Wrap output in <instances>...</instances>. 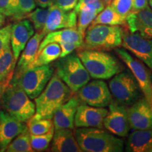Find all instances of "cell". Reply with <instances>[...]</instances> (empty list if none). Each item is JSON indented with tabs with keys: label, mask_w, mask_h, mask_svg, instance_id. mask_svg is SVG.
Instances as JSON below:
<instances>
[{
	"label": "cell",
	"mask_w": 152,
	"mask_h": 152,
	"mask_svg": "<svg viewBox=\"0 0 152 152\" xmlns=\"http://www.w3.org/2000/svg\"><path fill=\"white\" fill-rule=\"evenodd\" d=\"M125 24L130 33H138L152 38V9L149 7L144 10L132 12L125 19Z\"/></svg>",
	"instance_id": "ffe728a7"
},
{
	"label": "cell",
	"mask_w": 152,
	"mask_h": 152,
	"mask_svg": "<svg viewBox=\"0 0 152 152\" xmlns=\"http://www.w3.org/2000/svg\"><path fill=\"white\" fill-rule=\"evenodd\" d=\"M49 14V8H37L29 13L26 18H29L35 30L41 32L46 23Z\"/></svg>",
	"instance_id": "4dcf8cb0"
},
{
	"label": "cell",
	"mask_w": 152,
	"mask_h": 152,
	"mask_svg": "<svg viewBox=\"0 0 152 152\" xmlns=\"http://www.w3.org/2000/svg\"><path fill=\"white\" fill-rule=\"evenodd\" d=\"M4 90V87L1 86V85H0V99H1V95H2Z\"/></svg>",
	"instance_id": "7bdbcfd3"
},
{
	"label": "cell",
	"mask_w": 152,
	"mask_h": 152,
	"mask_svg": "<svg viewBox=\"0 0 152 152\" xmlns=\"http://www.w3.org/2000/svg\"><path fill=\"white\" fill-rule=\"evenodd\" d=\"M44 37L45 35L41 32H37L34 34L33 37L28 42L23 52L20 54V56L16 64L12 80L18 79L33 64L37 55L39 45Z\"/></svg>",
	"instance_id": "ac0fdd59"
},
{
	"label": "cell",
	"mask_w": 152,
	"mask_h": 152,
	"mask_svg": "<svg viewBox=\"0 0 152 152\" xmlns=\"http://www.w3.org/2000/svg\"><path fill=\"white\" fill-rule=\"evenodd\" d=\"M54 133V128L43 134L35 135L30 134V144L34 151H44L48 149Z\"/></svg>",
	"instance_id": "f546056e"
},
{
	"label": "cell",
	"mask_w": 152,
	"mask_h": 152,
	"mask_svg": "<svg viewBox=\"0 0 152 152\" xmlns=\"http://www.w3.org/2000/svg\"><path fill=\"white\" fill-rule=\"evenodd\" d=\"M55 73L60 79L76 93L90 80V75L82 63L77 53L73 52L64 57H60L55 63Z\"/></svg>",
	"instance_id": "8992f818"
},
{
	"label": "cell",
	"mask_w": 152,
	"mask_h": 152,
	"mask_svg": "<svg viewBox=\"0 0 152 152\" xmlns=\"http://www.w3.org/2000/svg\"><path fill=\"white\" fill-rule=\"evenodd\" d=\"M27 127L30 134L35 135L45 134L54 128L52 119H36L33 116L27 122Z\"/></svg>",
	"instance_id": "f1b7e54d"
},
{
	"label": "cell",
	"mask_w": 152,
	"mask_h": 152,
	"mask_svg": "<svg viewBox=\"0 0 152 152\" xmlns=\"http://www.w3.org/2000/svg\"><path fill=\"white\" fill-rule=\"evenodd\" d=\"M124 30L119 26L90 25L85 32L83 45L87 49H113L122 46Z\"/></svg>",
	"instance_id": "5b68a950"
},
{
	"label": "cell",
	"mask_w": 152,
	"mask_h": 152,
	"mask_svg": "<svg viewBox=\"0 0 152 152\" xmlns=\"http://www.w3.org/2000/svg\"><path fill=\"white\" fill-rule=\"evenodd\" d=\"M83 41L84 39L79 33L77 27L55 30L45 36L39 45L37 54L49 43L56 42L58 45L64 43H72L77 45L78 48H80L83 45Z\"/></svg>",
	"instance_id": "44dd1931"
},
{
	"label": "cell",
	"mask_w": 152,
	"mask_h": 152,
	"mask_svg": "<svg viewBox=\"0 0 152 152\" xmlns=\"http://www.w3.org/2000/svg\"><path fill=\"white\" fill-rule=\"evenodd\" d=\"M61 53V49L58 43H49L38 53L35 59L28 68L51 64L60 58Z\"/></svg>",
	"instance_id": "484cf974"
},
{
	"label": "cell",
	"mask_w": 152,
	"mask_h": 152,
	"mask_svg": "<svg viewBox=\"0 0 152 152\" xmlns=\"http://www.w3.org/2000/svg\"><path fill=\"white\" fill-rule=\"evenodd\" d=\"M122 47L152 71V38L144 37L138 33H125Z\"/></svg>",
	"instance_id": "7c38bea8"
},
{
	"label": "cell",
	"mask_w": 152,
	"mask_h": 152,
	"mask_svg": "<svg viewBox=\"0 0 152 152\" xmlns=\"http://www.w3.org/2000/svg\"><path fill=\"white\" fill-rule=\"evenodd\" d=\"M18 16L17 20L26 18L29 13L36 8V4L34 0H16Z\"/></svg>",
	"instance_id": "d6a6232c"
},
{
	"label": "cell",
	"mask_w": 152,
	"mask_h": 152,
	"mask_svg": "<svg viewBox=\"0 0 152 152\" xmlns=\"http://www.w3.org/2000/svg\"><path fill=\"white\" fill-rule=\"evenodd\" d=\"M16 64L10 43L0 52V85L4 90L12 80Z\"/></svg>",
	"instance_id": "cb8c5ba5"
},
{
	"label": "cell",
	"mask_w": 152,
	"mask_h": 152,
	"mask_svg": "<svg viewBox=\"0 0 152 152\" xmlns=\"http://www.w3.org/2000/svg\"><path fill=\"white\" fill-rule=\"evenodd\" d=\"M28 130L27 125L11 116L4 110L0 111V149L5 151L7 147L19 134Z\"/></svg>",
	"instance_id": "e0dca14e"
},
{
	"label": "cell",
	"mask_w": 152,
	"mask_h": 152,
	"mask_svg": "<svg viewBox=\"0 0 152 152\" xmlns=\"http://www.w3.org/2000/svg\"><path fill=\"white\" fill-rule=\"evenodd\" d=\"M128 116L133 130L152 129V106L145 97L140 99L128 108Z\"/></svg>",
	"instance_id": "4fadbf2b"
},
{
	"label": "cell",
	"mask_w": 152,
	"mask_h": 152,
	"mask_svg": "<svg viewBox=\"0 0 152 152\" xmlns=\"http://www.w3.org/2000/svg\"><path fill=\"white\" fill-rule=\"evenodd\" d=\"M77 54L92 78L108 80L122 71L118 60L107 52L84 49Z\"/></svg>",
	"instance_id": "3957f363"
},
{
	"label": "cell",
	"mask_w": 152,
	"mask_h": 152,
	"mask_svg": "<svg viewBox=\"0 0 152 152\" xmlns=\"http://www.w3.org/2000/svg\"><path fill=\"white\" fill-rule=\"evenodd\" d=\"M5 19L6 16L0 13V28H1L5 23Z\"/></svg>",
	"instance_id": "60d3db41"
},
{
	"label": "cell",
	"mask_w": 152,
	"mask_h": 152,
	"mask_svg": "<svg viewBox=\"0 0 152 152\" xmlns=\"http://www.w3.org/2000/svg\"><path fill=\"white\" fill-rule=\"evenodd\" d=\"M102 1H103V2L104 3V4L106 6V5L110 4H111V2L112 1H113V0H102Z\"/></svg>",
	"instance_id": "b9f144b4"
},
{
	"label": "cell",
	"mask_w": 152,
	"mask_h": 152,
	"mask_svg": "<svg viewBox=\"0 0 152 152\" xmlns=\"http://www.w3.org/2000/svg\"><path fill=\"white\" fill-rule=\"evenodd\" d=\"M76 93L80 102L94 107H106L112 101L109 87L103 80L89 81Z\"/></svg>",
	"instance_id": "30bf717a"
},
{
	"label": "cell",
	"mask_w": 152,
	"mask_h": 152,
	"mask_svg": "<svg viewBox=\"0 0 152 152\" xmlns=\"http://www.w3.org/2000/svg\"><path fill=\"white\" fill-rule=\"evenodd\" d=\"M109 109L104 119V127L111 134L121 137L128 136L130 126L126 106L112 100Z\"/></svg>",
	"instance_id": "8fae6325"
},
{
	"label": "cell",
	"mask_w": 152,
	"mask_h": 152,
	"mask_svg": "<svg viewBox=\"0 0 152 152\" xmlns=\"http://www.w3.org/2000/svg\"><path fill=\"white\" fill-rule=\"evenodd\" d=\"M60 47L61 49V53L60 57H64L67 55L70 54L73 52L76 49H78V47L75 44L72 43H64L61 44Z\"/></svg>",
	"instance_id": "74e56055"
},
{
	"label": "cell",
	"mask_w": 152,
	"mask_h": 152,
	"mask_svg": "<svg viewBox=\"0 0 152 152\" xmlns=\"http://www.w3.org/2000/svg\"><path fill=\"white\" fill-rule=\"evenodd\" d=\"M74 10L77 13V28L84 39L85 32L99 12L94 8L86 5H76Z\"/></svg>",
	"instance_id": "d4e9b609"
},
{
	"label": "cell",
	"mask_w": 152,
	"mask_h": 152,
	"mask_svg": "<svg viewBox=\"0 0 152 152\" xmlns=\"http://www.w3.org/2000/svg\"><path fill=\"white\" fill-rule=\"evenodd\" d=\"M77 4L90 6L94 8L99 13L103 10L106 7L102 0H78Z\"/></svg>",
	"instance_id": "8d00e7d4"
},
{
	"label": "cell",
	"mask_w": 152,
	"mask_h": 152,
	"mask_svg": "<svg viewBox=\"0 0 152 152\" xmlns=\"http://www.w3.org/2000/svg\"><path fill=\"white\" fill-rule=\"evenodd\" d=\"M149 4L151 7V9H152V0H149Z\"/></svg>",
	"instance_id": "ee69618b"
},
{
	"label": "cell",
	"mask_w": 152,
	"mask_h": 152,
	"mask_svg": "<svg viewBox=\"0 0 152 152\" xmlns=\"http://www.w3.org/2000/svg\"><path fill=\"white\" fill-rule=\"evenodd\" d=\"M74 93L56 73L38 96L35 99L36 119H52L55 111L73 96Z\"/></svg>",
	"instance_id": "6da1fadb"
},
{
	"label": "cell",
	"mask_w": 152,
	"mask_h": 152,
	"mask_svg": "<svg viewBox=\"0 0 152 152\" xmlns=\"http://www.w3.org/2000/svg\"><path fill=\"white\" fill-rule=\"evenodd\" d=\"M80 104L77 95H73L55 111L53 116L54 130L73 129L75 127V116L77 106Z\"/></svg>",
	"instance_id": "d6986e66"
},
{
	"label": "cell",
	"mask_w": 152,
	"mask_h": 152,
	"mask_svg": "<svg viewBox=\"0 0 152 152\" xmlns=\"http://www.w3.org/2000/svg\"><path fill=\"white\" fill-rule=\"evenodd\" d=\"M11 26L12 25H7L0 28V52L10 44Z\"/></svg>",
	"instance_id": "e575fe53"
},
{
	"label": "cell",
	"mask_w": 152,
	"mask_h": 152,
	"mask_svg": "<svg viewBox=\"0 0 152 152\" xmlns=\"http://www.w3.org/2000/svg\"><path fill=\"white\" fill-rule=\"evenodd\" d=\"M38 7L41 8H49L54 4V0H34Z\"/></svg>",
	"instance_id": "ab89813d"
},
{
	"label": "cell",
	"mask_w": 152,
	"mask_h": 152,
	"mask_svg": "<svg viewBox=\"0 0 152 152\" xmlns=\"http://www.w3.org/2000/svg\"><path fill=\"white\" fill-rule=\"evenodd\" d=\"M34 34L35 28L30 20H19L11 26L10 43L13 54L16 61L28 42Z\"/></svg>",
	"instance_id": "2e32d148"
},
{
	"label": "cell",
	"mask_w": 152,
	"mask_h": 152,
	"mask_svg": "<svg viewBox=\"0 0 152 152\" xmlns=\"http://www.w3.org/2000/svg\"><path fill=\"white\" fill-rule=\"evenodd\" d=\"M115 49L118 56L129 68L137 82L144 97L152 106V77L147 66H144L141 61L133 57L126 49L118 47Z\"/></svg>",
	"instance_id": "9c48e42d"
},
{
	"label": "cell",
	"mask_w": 152,
	"mask_h": 152,
	"mask_svg": "<svg viewBox=\"0 0 152 152\" xmlns=\"http://www.w3.org/2000/svg\"><path fill=\"white\" fill-rule=\"evenodd\" d=\"M108 113L105 107H94L85 104L77 106L75 116L76 128H98L104 127V119Z\"/></svg>",
	"instance_id": "9a60e30c"
},
{
	"label": "cell",
	"mask_w": 152,
	"mask_h": 152,
	"mask_svg": "<svg viewBox=\"0 0 152 152\" xmlns=\"http://www.w3.org/2000/svg\"><path fill=\"white\" fill-rule=\"evenodd\" d=\"M102 24L108 26H123L125 24V20L122 18L111 6L106 5L104 9L95 17L91 25Z\"/></svg>",
	"instance_id": "4316f807"
},
{
	"label": "cell",
	"mask_w": 152,
	"mask_h": 152,
	"mask_svg": "<svg viewBox=\"0 0 152 152\" xmlns=\"http://www.w3.org/2000/svg\"><path fill=\"white\" fill-rule=\"evenodd\" d=\"M0 104L11 116L23 123H27L35 113V103L21 87L12 82L4 90Z\"/></svg>",
	"instance_id": "277c9868"
},
{
	"label": "cell",
	"mask_w": 152,
	"mask_h": 152,
	"mask_svg": "<svg viewBox=\"0 0 152 152\" xmlns=\"http://www.w3.org/2000/svg\"><path fill=\"white\" fill-rule=\"evenodd\" d=\"M54 71V66L49 64L28 68L18 79L11 82L21 87L31 99H35L47 86Z\"/></svg>",
	"instance_id": "52a82bcc"
},
{
	"label": "cell",
	"mask_w": 152,
	"mask_h": 152,
	"mask_svg": "<svg viewBox=\"0 0 152 152\" xmlns=\"http://www.w3.org/2000/svg\"><path fill=\"white\" fill-rule=\"evenodd\" d=\"M0 13L5 16L11 17L14 20H17L16 0H0Z\"/></svg>",
	"instance_id": "836d02e7"
},
{
	"label": "cell",
	"mask_w": 152,
	"mask_h": 152,
	"mask_svg": "<svg viewBox=\"0 0 152 152\" xmlns=\"http://www.w3.org/2000/svg\"><path fill=\"white\" fill-rule=\"evenodd\" d=\"M110 5L125 20L132 12L133 0H113Z\"/></svg>",
	"instance_id": "1f68e13d"
},
{
	"label": "cell",
	"mask_w": 152,
	"mask_h": 152,
	"mask_svg": "<svg viewBox=\"0 0 152 152\" xmlns=\"http://www.w3.org/2000/svg\"><path fill=\"white\" fill-rule=\"evenodd\" d=\"M52 142L51 151L83 152L72 129L62 128L54 130Z\"/></svg>",
	"instance_id": "7402d4cb"
},
{
	"label": "cell",
	"mask_w": 152,
	"mask_h": 152,
	"mask_svg": "<svg viewBox=\"0 0 152 152\" xmlns=\"http://www.w3.org/2000/svg\"><path fill=\"white\" fill-rule=\"evenodd\" d=\"M149 7V0H133L132 12L140 11Z\"/></svg>",
	"instance_id": "f35d334b"
},
{
	"label": "cell",
	"mask_w": 152,
	"mask_h": 152,
	"mask_svg": "<svg viewBox=\"0 0 152 152\" xmlns=\"http://www.w3.org/2000/svg\"><path fill=\"white\" fill-rule=\"evenodd\" d=\"M0 151H1V149H0Z\"/></svg>",
	"instance_id": "f6af8a7d"
},
{
	"label": "cell",
	"mask_w": 152,
	"mask_h": 152,
	"mask_svg": "<svg viewBox=\"0 0 152 152\" xmlns=\"http://www.w3.org/2000/svg\"><path fill=\"white\" fill-rule=\"evenodd\" d=\"M78 0H54V4L62 10L69 11L74 10Z\"/></svg>",
	"instance_id": "d590c367"
},
{
	"label": "cell",
	"mask_w": 152,
	"mask_h": 152,
	"mask_svg": "<svg viewBox=\"0 0 152 152\" xmlns=\"http://www.w3.org/2000/svg\"><path fill=\"white\" fill-rule=\"evenodd\" d=\"M77 18L75 10L66 11L55 5L51 6L49 7L46 23L41 33L45 36L55 30L77 27Z\"/></svg>",
	"instance_id": "5bb4252c"
},
{
	"label": "cell",
	"mask_w": 152,
	"mask_h": 152,
	"mask_svg": "<svg viewBox=\"0 0 152 152\" xmlns=\"http://www.w3.org/2000/svg\"><path fill=\"white\" fill-rule=\"evenodd\" d=\"M109 87L115 102L125 106L137 102L142 92L134 76L127 71L115 74L110 80Z\"/></svg>",
	"instance_id": "ba28073f"
},
{
	"label": "cell",
	"mask_w": 152,
	"mask_h": 152,
	"mask_svg": "<svg viewBox=\"0 0 152 152\" xmlns=\"http://www.w3.org/2000/svg\"><path fill=\"white\" fill-rule=\"evenodd\" d=\"M125 151L152 152V129L134 130L129 134Z\"/></svg>",
	"instance_id": "603a6c76"
},
{
	"label": "cell",
	"mask_w": 152,
	"mask_h": 152,
	"mask_svg": "<svg viewBox=\"0 0 152 152\" xmlns=\"http://www.w3.org/2000/svg\"><path fill=\"white\" fill-rule=\"evenodd\" d=\"M75 137L84 152H122L123 140L98 128H77Z\"/></svg>",
	"instance_id": "7a4b0ae2"
},
{
	"label": "cell",
	"mask_w": 152,
	"mask_h": 152,
	"mask_svg": "<svg viewBox=\"0 0 152 152\" xmlns=\"http://www.w3.org/2000/svg\"><path fill=\"white\" fill-rule=\"evenodd\" d=\"M7 152H33L30 144V133L28 130L16 137L6 149Z\"/></svg>",
	"instance_id": "83f0119b"
}]
</instances>
